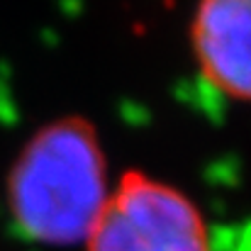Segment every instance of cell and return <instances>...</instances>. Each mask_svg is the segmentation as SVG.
I'll use <instances>...</instances> for the list:
<instances>
[{
	"instance_id": "cell-1",
	"label": "cell",
	"mask_w": 251,
	"mask_h": 251,
	"mask_svg": "<svg viewBox=\"0 0 251 251\" xmlns=\"http://www.w3.org/2000/svg\"><path fill=\"white\" fill-rule=\"evenodd\" d=\"M112 185L93 122L69 115L42 125L17 151L5 183L7 210L34 244H85Z\"/></svg>"
},
{
	"instance_id": "cell-2",
	"label": "cell",
	"mask_w": 251,
	"mask_h": 251,
	"mask_svg": "<svg viewBox=\"0 0 251 251\" xmlns=\"http://www.w3.org/2000/svg\"><path fill=\"white\" fill-rule=\"evenodd\" d=\"M85 251H210V232L185 193L142 171H127L112 185Z\"/></svg>"
},
{
	"instance_id": "cell-3",
	"label": "cell",
	"mask_w": 251,
	"mask_h": 251,
	"mask_svg": "<svg viewBox=\"0 0 251 251\" xmlns=\"http://www.w3.org/2000/svg\"><path fill=\"white\" fill-rule=\"evenodd\" d=\"M190 42L207 83L251 102V0H198Z\"/></svg>"
}]
</instances>
